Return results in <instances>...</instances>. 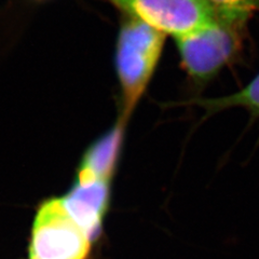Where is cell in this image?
I'll return each mask as SVG.
<instances>
[{
	"mask_svg": "<svg viewBox=\"0 0 259 259\" xmlns=\"http://www.w3.org/2000/svg\"><path fill=\"white\" fill-rule=\"evenodd\" d=\"M216 20L245 25L246 20L259 7V0H202Z\"/></svg>",
	"mask_w": 259,
	"mask_h": 259,
	"instance_id": "obj_8",
	"label": "cell"
},
{
	"mask_svg": "<svg viewBox=\"0 0 259 259\" xmlns=\"http://www.w3.org/2000/svg\"><path fill=\"white\" fill-rule=\"evenodd\" d=\"M188 104L203 108L207 116L229 108L242 107L249 113L253 120H259V74L236 93L216 99H194L189 101Z\"/></svg>",
	"mask_w": 259,
	"mask_h": 259,
	"instance_id": "obj_7",
	"label": "cell"
},
{
	"mask_svg": "<svg viewBox=\"0 0 259 259\" xmlns=\"http://www.w3.org/2000/svg\"><path fill=\"white\" fill-rule=\"evenodd\" d=\"M93 243L68 213L62 197L48 198L36 209L26 259H88Z\"/></svg>",
	"mask_w": 259,
	"mask_h": 259,
	"instance_id": "obj_3",
	"label": "cell"
},
{
	"mask_svg": "<svg viewBox=\"0 0 259 259\" xmlns=\"http://www.w3.org/2000/svg\"><path fill=\"white\" fill-rule=\"evenodd\" d=\"M126 124L119 118L108 131L89 146L80 159L76 176L113 181L122 153Z\"/></svg>",
	"mask_w": 259,
	"mask_h": 259,
	"instance_id": "obj_6",
	"label": "cell"
},
{
	"mask_svg": "<svg viewBox=\"0 0 259 259\" xmlns=\"http://www.w3.org/2000/svg\"><path fill=\"white\" fill-rule=\"evenodd\" d=\"M125 16L139 20L174 38L192 32L214 20L202 0H110Z\"/></svg>",
	"mask_w": 259,
	"mask_h": 259,
	"instance_id": "obj_4",
	"label": "cell"
},
{
	"mask_svg": "<svg viewBox=\"0 0 259 259\" xmlns=\"http://www.w3.org/2000/svg\"><path fill=\"white\" fill-rule=\"evenodd\" d=\"M165 35L125 16L119 30L115 65L120 89V119L127 121L149 85L163 51Z\"/></svg>",
	"mask_w": 259,
	"mask_h": 259,
	"instance_id": "obj_1",
	"label": "cell"
},
{
	"mask_svg": "<svg viewBox=\"0 0 259 259\" xmlns=\"http://www.w3.org/2000/svg\"><path fill=\"white\" fill-rule=\"evenodd\" d=\"M244 25L214 19L187 35L175 38L182 67L197 88L210 82L240 50Z\"/></svg>",
	"mask_w": 259,
	"mask_h": 259,
	"instance_id": "obj_2",
	"label": "cell"
},
{
	"mask_svg": "<svg viewBox=\"0 0 259 259\" xmlns=\"http://www.w3.org/2000/svg\"><path fill=\"white\" fill-rule=\"evenodd\" d=\"M112 182L75 176L71 187L62 197L68 213L93 242L103 233L111 203Z\"/></svg>",
	"mask_w": 259,
	"mask_h": 259,
	"instance_id": "obj_5",
	"label": "cell"
}]
</instances>
